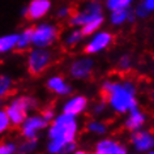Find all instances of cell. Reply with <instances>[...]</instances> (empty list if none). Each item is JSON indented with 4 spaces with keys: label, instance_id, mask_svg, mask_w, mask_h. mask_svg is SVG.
I'll use <instances>...</instances> for the list:
<instances>
[{
    "label": "cell",
    "instance_id": "cell-33",
    "mask_svg": "<svg viewBox=\"0 0 154 154\" xmlns=\"http://www.w3.org/2000/svg\"><path fill=\"white\" fill-rule=\"evenodd\" d=\"M72 154H90V153L86 152V150H81V149H80V150H76V152H73Z\"/></svg>",
    "mask_w": 154,
    "mask_h": 154
},
{
    "label": "cell",
    "instance_id": "cell-22",
    "mask_svg": "<svg viewBox=\"0 0 154 154\" xmlns=\"http://www.w3.org/2000/svg\"><path fill=\"white\" fill-rule=\"evenodd\" d=\"M134 0H106L105 7L110 11H116V9H128L132 7Z\"/></svg>",
    "mask_w": 154,
    "mask_h": 154
},
{
    "label": "cell",
    "instance_id": "cell-25",
    "mask_svg": "<svg viewBox=\"0 0 154 154\" xmlns=\"http://www.w3.org/2000/svg\"><path fill=\"white\" fill-rule=\"evenodd\" d=\"M133 65V59L129 54H124L118 59V69L123 73H127L132 69Z\"/></svg>",
    "mask_w": 154,
    "mask_h": 154
},
{
    "label": "cell",
    "instance_id": "cell-7",
    "mask_svg": "<svg viewBox=\"0 0 154 154\" xmlns=\"http://www.w3.org/2000/svg\"><path fill=\"white\" fill-rule=\"evenodd\" d=\"M114 43V34L107 30H99L90 37V39L84 46V52L86 55H95L103 52Z\"/></svg>",
    "mask_w": 154,
    "mask_h": 154
},
{
    "label": "cell",
    "instance_id": "cell-29",
    "mask_svg": "<svg viewBox=\"0 0 154 154\" xmlns=\"http://www.w3.org/2000/svg\"><path fill=\"white\" fill-rule=\"evenodd\" d=\"M134 13H136V16H137V18H146V17H149V12L146 11V8L144 5L141 4V3H138V4L134 7Z\"/></svg>",
    "mask_w": 154,
    "mask_h": 154
},
{
    "label": "cell",
    "instance_id": "cell-6",
    "mask_svg": "<svg viewBox=\"0 0 154 154\" xmlns=\"http://www.w3.org/2000/svg\"><path fill=\"white\" fill-rule=\"evenodd\" d=\"M103 14V7L99 2H88L81 9L75 11L68 20V25L71 28H82L88 22Z\"/></svg>",
    "mask_w": 154,
    "mask_h": 154
},
{
    "label": "cell",
    "instance_id": "cell-32",
    "mask_svg": "<svg viewBox=\"0 0 154 154\" xmlns=\"http://www.w3.org/2000/svg\"><path fill=\"white\" fill-rule=\"evenodd\" d=\"M141 4L145 7L146 11L149 13H153L154 12V0H142Z\"/></svg>",
    "mask_w": 154,
    "mask_h": 154
},
{
    "label": "cell",
    "instance_id": "cell-8",
    "mask_svg": "<svg viewBox=\"0 0 154 154\" xmlns=\"http://www.w3.org/2000/svg\"><path fill=\"white\" fill-rule=\"evenodd\" d=\"M94 68H95V63L91 57L81 56V57L75 59L69 64L68 72H69V76L73 80L85 81V80H89L91 77V75L94 72Z\"/></svg>",
    "mask_w": 154,
    "mask_h": 154
},
{
    "label": "cell",
    "instance_id": "cell-14",
    "mask_svg": "<svg viewBox=\"0 0 154 154\" xmlns=\"http://www.w3.org/2000/svg\"><path fill=\"white\" fill-rule=\"evenodd\" d=\"M88 106H89V99L85 95H73V97L68 98L65 101L61 110L65 114L79 116V115L84 114L88 110Z\"/></svg>",
    "mask_w": 154,
    "mask_h": 154
},
{
    "label": "cell",
    "instance_id": "cell-9",
    "mask_svg": "<svg viewBox=\"0 0 154 154\" xmlns=\"http://www.w3.org/2000/svg\"><path fill=\"white\" fill-rule=\"evenodd\" d=\"M48 124L50 122L42 114L29 115L20 127V133L24 138H30V140L32 138H38V134L43 129L47 128Z\"/></svg>",
    "mask_w": 154,
    "mask_h": 154
},
{
    "label": "cell",
    "instance_id": "cell-27",
    "mask_svg": "<svg viewBox=\"0 0 154 154\" xmlns=\"http://www.w3.org/2000/svg\"><path fill=\"white\" fill-rule=\"evenodd\" d=\"M11 125H12V122H11L7 111L2 110L0 111V132L4 133L5 131H8L11 128Z\"/></svg>",
    "mask_w": 154,
    "mask_h": 154
},
{
    "label": "cell",
    "instance_id": "cell-5",
    "mask_svg": "<svg viewBox=\"0 0 154 154\" xmlns=\"http://www.w3.org/2000/svg\"><path fill=\"white\" fill-rule=\"evenodd\" d=\"M60 37V28L52 22H41L33 26V47L50 48Z\"/></svg>",
    "mask_w": 154,
    "mask_h": 154
},
{
    "label": "cell",
    "instance_id": "cell-30",
    "mask_svg": "<svg viewBox=\"0 0 154 154\" xmlns=\"http://www.w3.org/2000/svg\"><path fill=\"white\" fill-rule=\"evenodd\" d=\"M106 105H107V102L103 99V101L101 102H98V103H95V105L93 106V114L94 115H101L105 112V110H106Z\"/></svg>",
    "mask_w": 154,
    "mask_h": 154
},
{
    "label": "cell",
    "instance_id": "cell-36",
    "mask_svg": "<svg viewBox=\"0 0 154 154\" xmlns=\"http://www.w3.org/2000/svg\"><path fill=\"white\" fill-rule=\"evenodd\" d=\"M152 98L154 99V90H153V93H152Z\"/></svg>",
    "mask_w": 154,
    "mask_h": 154
},
{
    "label": "cell",
    "instance_id": "cell-34",
    "mask_svg": "<svg viewBox=\"0 0 154 154\" xmlns=\"http://www.w3.org/2000/svg\"><path fill=\"white\" fill-rule=\"evenodd\" d=\"M146 154H154V149H153V150H150V152H148Z\"/></svg>",
    "mask_w": 154,
    "mask_h": 154
},
{
    "label": "cell",
    "instance_id": "cell-21",
    "mask_svg": "<svg viewBox=\"0 0 154 154\" xmlns=\"http://www.w3.org/2000/svg\"><path fill=\"white\" fill-rule=\"evenodd\" d=\"M85 128L89 133H93V134H95V136H103V134H106L107 131H109V127H107V124L105 122L95 120V119L94 120L88 122Z\"/></svg>",
    "mask_w": 154,
    "mask_h": 154
},
{
    "label": "cell",
    "instance_id": "cell-23",
    "mask_svg": "<svg viewBox=\"0 0 154 154\" xmlns=\"http://www.w3.org/2000/svg\"><path fill=\"white\" fill-rule=\"evenodd\" d=\"M38 146V138H24L18 145V154H32Z\"/></svg>",
    "mask_w": 154,
    "mask_h": 154
},
{
    "label": "cell",
    "instance_id": "cell-20",
    "mask_svg": "<svg viewBox=\"0 0 154 154\" xmlns=\"http://www.w3.org/2000/svg\"><path fill=\"white\" fill-rule=\"evenodd\" d=\"M103 24H105V16L102 14V16H99L97 18H94V20H91L90 22H88L86 25H84L81 30L85 37H91L93 34L99 32V29L102 28Z\"/></svg>",
    "mask_w": 154,
    "mask_h": 154
},
{
    "label": "cell",
    "instance_id": "cell-31",
    "mask_svg": "<svg viewBox=\"0 0 154 154\" xmlns=\"http://www.w3.org/2000/svg\"><path fill=\"white\" fill-rule=\"evenodd\" d=\"M41 114L43 115V116H45L46 119H47V120H48L50 123H51V122L54 120V119H55V116H56L55 110H54L52 107H46V109H45L43 111H42Z\"/></svg>",
    "mask_w": 154,
    "mask_h": 154
},
{
    "label": "cell",
    "instance_id": "cell-19",
    "mask_svg": "<svg viewBox=\"0 0 154 154\" xmlns=\"http://www.w3.org/2000/svg\"><path fill=\"white\" fill-rule=\"evenodd\" d=\"M131 8L128 9H116L110 12V22L114 26H122L125 22L129 21V14H131Z\"/></svg>",
    "mask_w": 154,
    "mask_h": 154
},
{
    "label": "cell",
    "instance_id": "cell-35",
    "mask_svg": "<svg viewBox=\"0 0 154 154\" xmlns=\"http://www.w3.org/2000/svg\"><path fill=\"white\" fill-rule=\"evenodd\" d=\"M129 154H141V153H137V152H133V153H129Z\"/></svg>",
    "mask_w": 154,
    "mask_h": 154
},
{
    "label": "cell",
    "instance_id": "cell-2",
    "mask_svg": "<svg viewBox=\"0 0 154 154\" xmlns=\"http://www.w3.org/2000/svg\"><path fill=\"white\" fill-rule=\"evenodd\" d=\"M79 133L77 116L61 112L56 115L50 123L47 132V153L48 154H64L68 144L76 141Z\"/></svg>",
    "mask_w": 154,
    "mask_h": 154
},
{
    "label": "cell",
    "instance_id": "cell-3",
    "mask_svg": "<svg viewBox=\"0 0 154 154\" xmlns=\"http://www.w3.org/2000/svg\"><path fill=\"white\" fill-rule=\"evenodd\" d=\"M38 106V101L32 95H16L12 99H9L5 105V111L12 122V127L20 128L21 124L29 116V112L32 110H35Z\"/></svg>",
    "mask_w": 154,
    "mask_h": 154
},
{
    "label": "cell",
    "instance_id": "cell-28",
    "mask_svg": "<svg viewBox=\"0 0 154 154\" xmlns=\"http://www.w3.org/2000/svg\"><path fill=\"white\" fill-rule=\"evenodd\" d=\"M75 12L69 5H63L60 8H57L56 11V17L59 20H69V17L72 16V13Z\"/></svg>",
    "mask_w": 154,
    "mask_h": 154
},
{
    "label": "cell",
    "instance_id": "cell-12",
    "mask_svg": "<svg viewBox=\"0 0 154 154\" xmlns=\"http://www.w3.org/2000/svg\"><path fill=\"white\" fill-rule=\"evenodd\" d=\"M93 154H129L127 146L115 138H102L95 144Z\"/></svg>",
    "mask_w": 154,
    "mask_h": 154
},
{
    "label": "cell",
    "instance_id": "cell-24",
    "mask_svg": "<svg viewBox=\"0 0 154 154\" xmlns=\"http://www.w3.org/2000/svg\"><path fill=\"white\" fill-rule=\"evenodd\" d=\"M12 90H13V80L9 76L3 75L0 77V95H2V98L9 95L12 93Z\"/></svg>",
    "mask_w": 154,
    "mask_h": 154
},
{
    "label": "cell",
    "instance_id": "cell-1",
    "mask_svg": "<svg viewBox=\"0 0 154 154\" xmlns=\"http://www.w3.org/2000/svg\"><path fill=\"white\" fill-rule=\"evenodd\" d=\"M101 94L115 114H128L138 106L137 88L132 80H105L101 85Z\"/></svg>",
    "mask_w": 154,
    "mask_h": 154
},
{
    "label": "cell",
    "instance_id": "cell-4",
    "mask_svg": "<svg viewBox=\"0 0 154 154\" xmlns=\"http://www.w3.org/2000/svg\"><path fill=\"white\" fill-rule=\"evenodd\" d=\"M55 55L50 48H42V47H33L28 51L26 56V68L30 76L38 77L47 71L51 67Z\"/></svg>",
    "mask_w": 154,
    "mask_h": 154
},
{
    "label": "cell",
    "instance_id": "cell-11",
    "mask_svg": "<svg viewBox=\"0 0 154 154\" xmlns=\"http://www.w3.org/2000/svg\"><path fill=\"white\" fill-rule=\"evenodd\" d=\"M129 142L134 152L146 154L154 149V132L148 129H138L131 133Z\"/></svg>",
    "mask_w": 154,
    "mask_h": 154
},
{
    "label": "cell",
    "instance_id": "cell-13",
    "mask_svg": "<svg viewBox=\"0 0 154 154\" xmlns=\"http://www.w3.org/2000/svg\"><path fill=\"white\" fill-rule=\"evenodd\" d=\"M146 120H148L146 114L137 106L127 114L123 127H124L125 131L132 133V132H136V131L144 128V125L146 124Z\"/></svg>",
    "mask_w": 154,
    "mask_h": 154
},
{
    "label": "cell",
    "instance_id": "cell-26",
    "mask_svg": "<svg viewBox=\"0 0 154 154\" xmlns=\"http://www.w3.org/2000/svg\"><path fill=\"white\" fill-rule=\"evenodd\" d=\"M0 154H18V145L12 140L3 141L0 145Z\"/></svg>",
    "mask_w": 154,
    "mask_h": 154
},
{
    "label": "cell",
    "instance_id": "cell-15",
    "mask_svg": "<svg viewBox=\"0 0 154 154\" xmlns=\"http://www.w3.org/2000/svg\"><path fill=\"white\" fill-rule=\"evenodd\" d=\"M46 88L52 91L54 94L64 97V95H69L72 93V86L65 81V79L61 75H55L47 79L46 81Z\"/></svg>",
    "mask_w": 154,
    "mask_h": 154
},
{
    "label": "cell",
    "instance_id": "cell-16",
    "mask_svg": "<svg viewBox=\"0 0 154 154\" xmlns=\"http://www.w3.org/2000/svg\"><path fill=\"white\" fill-rule=\"evenodd\" d=\"M18 37V43L16 47L17 52H26L29 51L30 47L33 46V26H29V28H25L22 30Z\"/></svg>",
    "mask_w": 154,
    "mask_h": 154
},
{
    "label": "cell",
    "instance_id": "cell-17",
    "mask_svg": "<svg viewBox=\"0 0 154 154\" xmlns=\"http://www.w3.org/2000/svg\"><path fill=\"white\" fill-rule=\"evenodd\" d=\"M84 33L81 28H72L69 32L65 34L64 38H63V45L64 47L67 48H73L76 47L77 45H80L84 39Z\"/></svg>",
    "mask_w": 154,
    "mask_h": 154
},
{
    "label": "cell",
    "instance_id": "cell-10",
    "mask_svg": "<svg viewBox=\"0 0 154 154\" xmlns=\"http://www.w3.org/2000/svg\"><path fill=\"white\" fill-rule=\"evenodd\" d=\"M51 8V0H30L29 4L22 8L21 16H24L26 20L30 21H38L47 16Z\"/></svg>",
    "mask_w": 154,
    "mask_h": 154
},
{
    "label": "cell",
    "instance_id": "cell-18",
    "mask_svg": "<svg viewBox=\"0 0 154 154\" xmlns=\"http://www.w3.org/2000/svg\"><path fill=\"white\" fill-rule=\"evenodd\" d=\"M18 37H20V34L17 33H9L3 35L0 38V52L8 54L12 50H16L18 43Z\"/></svg>",
    "mask_w": 154,
    "mask_h": 154
},
{
    "label": "cell",
    "instance_id": "cell-37",
    "mask_svg": "<svg viewBox=\"0 0 154 154\" xmlns=\"http://www.w3.org/2000/svg\"><path fill=\"white\" fill-rule=\"evenodd\" d=\"M93 2H101V0H93Z\"/></svg>",
    "mask_w": 154,
    "mask_h": 154
},
{
    "label": "cell",
    "instance_id": "cell-38",
    "mask_svg": "<svg viewBox=\"0 0 154 154\" xmlns=\"http://www.w3.org/2000/svg\"><path fill=\"white\" fill-rule=\"evenodd\" d=\"M153 76H154V68H153Z\"/></svg>",
    "mask_w": 154,
    "mask_h": 154
}]
</instances>
